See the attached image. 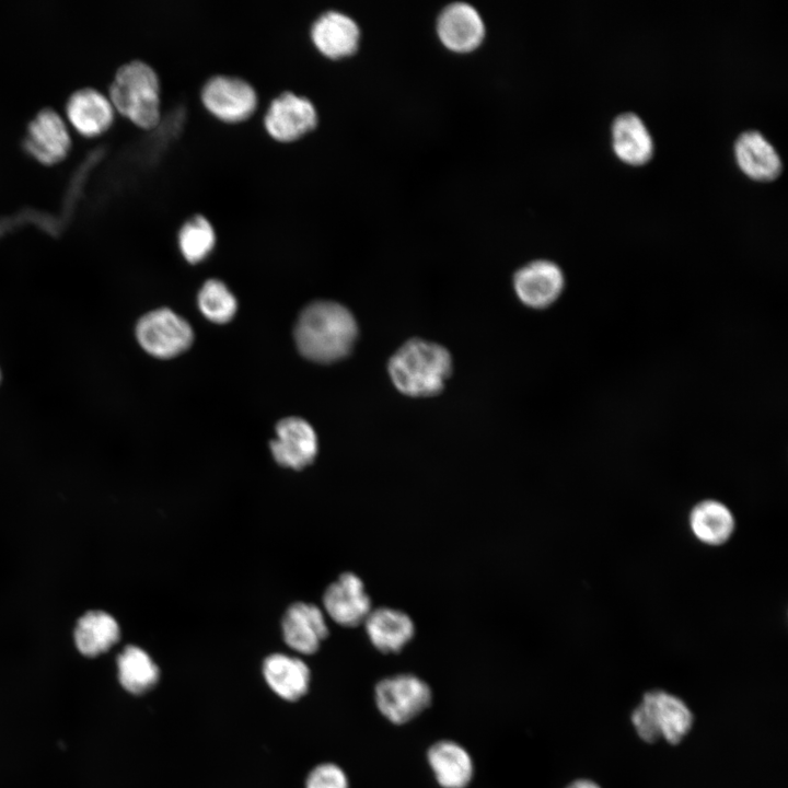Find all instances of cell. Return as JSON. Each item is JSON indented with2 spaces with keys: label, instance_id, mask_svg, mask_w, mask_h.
I'll use <instances>...</instances> for the list:
<instances>
[{
  "label": "cell",
  "instance_id": "obj_1",
  "mask_svg": "<svg viewBox=\"0 0 788 788\" xmlns=\"http://www.w3.org/2000/svg\"><path fill=\"white\" fill-rule=\"evenodd\" d=\"M358 336L351 312L334 301H315L301 312L294 337L300 352L316 362L328 363L346 357Z\"/></svg>",
  "mask_w": 788,
  "mask_h": 788
},
{
  "label": "cell",
  "instance_id": "obj_2",
  "mask_svg": "<svg viewBox=\"0 0 788 788\" xmlns=\"http://www.w3.org/2000/svg\"><path fill=\"white\" fill-rule=\"evenodd\" d=\"M387 372L404 395L427 397L442 391L452 372V357L443 346L420 338L404 343L390 358Z\"/></svg>",
  "mask_w": 788,
  "mask_h": 788
},
{
  "label": "cell",
  "instance_id": "obj_3",
  "mask_svg": "<svg viewBox=\"0 0 788 788\" xmlns=\"http://www.w3.org/2000/svg\"><path fill=\"white\" fill-rule=\"evenodd\" d=\"M161 84L155 69L135 59L120 66L109 85L111 103L139 127L149 129L161 117Z\"/></svg>",
  "mask_w": 788,
  "mask_h": 788
},
{
  "label": "cell",
  "instance_id": "obj_4",
  "mask_svg": "<svg viewBox=\"0 0 788 788\" xmlns=\"http://www.w3.org/2000/svg\"><path fill=\"white\" fill-rule=\"evenodd\" d=\"M379 712L391 723L406 725L428 709L433 699L430 685L413 673L381 679L373 691Z\"/></svg>",
  "mask_w": 788,
  "mask_h": 788
},
{
  "label": "cell",
  "instance_id": "obj_5",
  "mask_svg": "<svg viewBox=\"0 0 788 788\" xmlns=\"http://www.w3.org/2000/svg\"><path fill=\"white\" fill-rule=\"evenodd\" d=\"M206 109L225 123H239L251 117L258 106V94L245 78L217 73L209 77L200 90Z\"/></svg>",
  "mask_w": 788,
  "mask_h": 788
},
{
  "label": "cell",
  "instance_id": "obj_6",
  "mask_svg": "<svg viewBox=\"0 0 788 788\" xmlns=\"http://www.w3.org/2000/svg\"><path fill=\"white\" fill-rule=\"evenodd\" d=\"M263 123L273 139L290 142L312 131L318 123V115L314 103L306 95L285 90L273 97Z\"/></svg>",
  "mask_w": 788,
  "mask_h": 788
},
{
  "label": "cell",
  "instance_id": "obj_7",
  "mask_svg": "<svg viewBox=\"0 0 788 788\" xmlns=\"http://www.w3.org/2000/svg\"><path fill=\"white\" fill-rule=\"evenodd\" d=\"M142 348L154 357L171 358L186 350L193 343L189 324L166 308L143 315L136 327Z\"/></svg>",
  "mask_w": 788,
  "mask_h": 788
},
{
  "label": "cell",
  "instance_id": "obj_8",
  "mask_svg": "<svg viewBox=\"0 0 788 788\" xmlns=\"http://www.w3.org/2000/svg\"><path fill=\"white\" fill-rule=\"evenodd\" d=\"M323 606L325 613L344 627L362 625L373 609L364 582L350 571L343 572L328 584L323 594Z\"/></svg>",
  "mask_w": 788,
  "mask_h": 788
},
{
  "label": "cell",
  "instance_id": "obj_9",
  "mask_svg": "<svg viewBox=\"0 0 788 788\" xmlns=\"http://www.w3.org/2000/svg\"><path fill=\"white\" fill-rule=\"evenodd\" d=\"M565 277L554 262L538 259L519 268L513 276V289L519 300L533 309L552 305L561 294Z\"/></svg>",
  "mask_w": 788,
  "mask_h": 788
},
{
  "label": "cell",
  "instance_id": "obj_10",
  "mask_svg": "<svg viewBox=\"0 0 788 788\" xmlns=\"http://www.w3.org/2000/svg\"><path fill=\"white\" fill-rule=\"evenodd\" d=\"M318 450L313 427L299 417L281 419L276 426V438L270 441L275 461L285 467L302 470L312 464Z\"/></svg>",
  "mask_w": 788,
  "mask_h": 788
},
{
  "label": "cell",
  "instance_id": "obj_11",
  "mask_svg": "<svg viewBox=\"0 0 788 788\" xmlns=\"http://www.w3.org/2000/svg\"><path fill=\"white\" fill-rule=\"evenodd\" d=\"M310 38L322 55L329 59H340L357 51L360 28L348 14L338 10H327L312 22Z\"/></svg>",
  "mask_w": 788,
  "mask_h": 788
},
{
  "label": "cell",
  "instance_id": "obj_12",
  "mask_svg": "<svg viewBox=\"0 0 788 788\" xmlns=\"http://www.w3.org/2000/svg\"><path fill=\"white\" fill-rule=\"evenodd\" d=\"M70 135L60 115L50 107L43 108L30 121L23 146L42 163L53 164L65 158L70 149Z\"/></svg>",
  "mask_w": 788,
  "mask_h": 788
},
{
  "label": "cell",
  "instance_id": "obj_13",
  "mask_svg": "<svg viewBox=\"0 0 788 788\" xmlns=\"http://www.w3.org/2000/svg\"><path fill=\"white\" fill-rule=\"evenodd\" d=\"M281 628L287 646L302 654L315 653L328 636L324 612L305 602L292 603L286 610Z\"/></svg>",
  "mask_w": 788,
  "mask_h": 788
},
{
  "label": "cell",
  "instance_id": "obj_14",
  "mask_svg": "<svg viewBox=\"0 0 788 788\" xmlns=\"http://www.w3.org/2000/svg\"><path fill=\"white\" fill-rule=\"evenodd\" d=\"M437 32L441 43L450 50L468 53L483 42L485 25L473 5L453 2L441 11Z\"/></svg>",
  "mask_w": 788,
  "mask_h": 788
},
{
  "label": "cell",
  "instance_id": "obj_15",
  "mask_svg": "<svg viewBox=\"0 0 788 788\" xmlns=\"http://www.w3.org/2000/svg\"><path fill=\"white\" fill-rule=\"evenodd\" d=\"M659 738L677 744L693 725V714L679 697L664 691H650L639 704Z\"/></svg>",
  "mask_w": 788,
  "mask_h": 788
},
{
  "label": "cell",
  "instance_id": "obj_16",
  "mask_svg": "<svg viewBox=\"0 0 788 788\" xmlns=\"http://www.w3.org/2000/svg\"><path fill=\"white\" fill-rule=\"evenodd\" d=\"M362 625L370 644L386 654L401 652L416 633L413 618L391 606L373 607Z\"/></svg>",
  "mask_w": 788,
  "mask_h": 788
},
{
  "label": "cell",
  "instance_id": "obj_17",
  "mask_svg": "<svg viewBox=\"0 0 788 788\" xmlns=\"http://www.w3.org/2000/svg\"><path fill=\"white\" fill-rule=\"evenodd\" d=\"M426 758L441 788H467L473 781L475 774L473 757L454 740L436 741L427 750Z\"/></svg>",
  "mask_w": 788,
  "mask_h": 788
},
{
  "label": "cell",
  "instance_id": "obj_18",
  "mask_svg": "<svg viewBox=\"0 0 788 788\" xmlns=\"http://www.w3.org/2000/svg\"><path fill=\"white\" fill-rule=\"evenodd\" d=\"M66 112L73 127L89 137L105 131L114 119L111 101L93 88L73 92L68 99Z\"/></svg>",
  "mask_w": 788,
  "mask_h": 788
},
{
  "label": "cell",
  "instance_id": "obj_19",
  "mask_svg": "<svg viewBox=\"0 0 788 788\" xmlns=\"http://www.w3.org/2000/svg\"><path fill=\"white\" fill-rule=\"evenodd\" d=\"M263 674L271 691L286 700H298L309 690L311 672L308 664L285 653H273L263 663Z\"/></svg>",
  "mask_w": 788,
  "mask_h": 788
},
{
  "label": "cell",
  "instance_id": "obj_20",
  "mask_svg": "<svg viewBox=\"0 0 788 788\" xmlns=\"http://www.w3.org/2000/svg\"><path fill=\"white\" fill-rule=\"evenodd\" d=\"M740 167L756 179H772L781 169V162L775 148L757 130L742 132L734 146Z\"/></svg>",
  "mask_w": 788,
  "mask_h": 788
},
{
  "label": "cell",
  "instance_id": "obj_21",
  "mask_svg": "<svg viewBox=\"0 0 788 788\" xmlns=\"http://www.w3.org/2000/svg\"><path fill=\"white\" fill-rule=\"evenodd\" d=\"M616 154L630 164L647 162L653 151L652 138L644 121L635 113L618 115L612 127Z\"/></svg>",
  "mask_w": 788,
  "mask_h": 788
},
{
  "label": "cell",
  "instance_id": "obj_22",
  "mask_svg": "<svg viewBox=\"0 0 788 788\" xmlns=\"http://www.w3.org/2000/svg\"><path fill=\"white\" fill-rule=\"evenodd\" d=\"M120 637L119 625L106 612L91 611L84 614L74 628V642L86 657H96L107 651Z\"/></svg>",
  "mask_w": 788,
  "mask_h": 788
},
{
  "label": "cell",
  "instance_id": "obj_23",
  "mask_svg": "<svg viewBox=\"0 0 788 788\" xmlns=\"http://www.w3.org/2000/svg\"><path fill=\"white\" fill-rule=\"evenodd\" d=\"M118 680L129 693L141 695L153 688L160 677L157 663L142 648L127 646L117 658Z\"/></svg>",
  "mask_w": 788,
  "mask_h": 788
},
{
  "label": "cell",
  "instance_id": "obj_24",
  "mask_svg": "<svg viewBox=\"0 0 788 788\" xmlns=\"http://www.w3.org/2000/svg\"><path fill=\"white\" fill-rule=\"evenodd\" d=\"M690 521L695 536L710 545L725 543L734 529L730 510L716 500H705L695 506Z\"/></svg>",
  "mask_w": 788,
  "mask_h": 788
},
{
  "label": "cell",
  "instance_id": "obj_25",
  "mask_svg": "<svg viewBox=\"0 0 788 788\" xmlns=\"http://www.w3.org/2000/svg\"><path fill=\"white\" fill-rule=\"evenodd\" d=\"M215 243V229L201 213L188 218L178 231L181 252L189 263L202 260L212 251Z\"/></svg>",
  "mask_w": 788,
  "mask_h": 788
},
{
  "label": "cell",
  "instance_id": "obj_26",
  "mask_svg": "<svg viewBox=\"0 0 788 788\" xmlns=\"http://www.w3.org/2000/svg\"><path fill=\"white\" fill-rule=\"evenodd\" d=\"M202 314L215 323H227L235 314L237 302L228 287L220 280L209 279L198 294Z\"/></svg>",
  "mask_w": 788,
  "mask_h": 788
},
{
  "label": "cell",
  "instance_id": "obj_27",
  "mask_svg": "<svg viewBox=\"0 0 788 788\" xmlns=\"http://www.w3.org/2000/svg\"><path fill=\"white\" fill-rule=\"evenodd\" d=\"M305 788H349V779L337 764L323 763L310 772Z\"/></svg>",
  "mask_w": 788,
  "mask_h": 788
},
{
  "label": "cell",
  "instance_id": "obj_28",
  "mask_svg": "<svg viewBox=\"0 0 788 788\" xmlns=\"http://www.w3.org/2000/svg\"><path fill=\"white\" fill-rule=\"evenodd\" d=\"M566 788H601L598 784L589 779H578L572 781Z\"/></svg>",
  "mask_w": 788,
  "mask_h": 788
}]
</instances>
